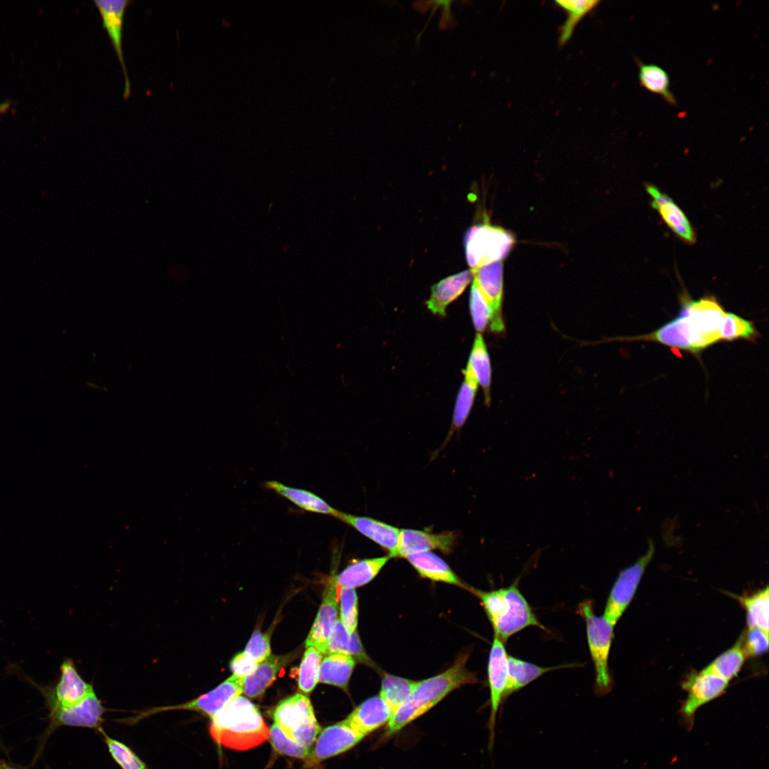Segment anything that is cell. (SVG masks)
<instances>
[{"label":"cell","mask_w":769,"mask_h":769,"mask_svg":"<svg viewBox=\"0 0 769 769\" xmlns=\"http://www.w3.org/2000/svg\"><path fill=\"white\" fill-rule=\"evenodd\" d=\"M469 655L459 656L449 669L432 677L417 681L413 691L387 724L384 738H388L429 711L454 689L478 681L466 666Z\"/></svg>","instance_id":"obj_1"},{"label":"cell","mask_w":769,"mask_h":769,"mask_svg":"<svg viewBox=\"0 0 769 769\" xmlns=\"http://www.w3.org/2000/svg\"><path fill=\"white\" fill-rule=\"evenodd\" d=\"M212 739L225 748L247 750L269 739V728L257 707L239 696L224 711L211 719Z\"/></svg>","instance_id":"obj_2"},{"label":"cell","mask_w":769,"mask_h":769,"mask_svg":"<svg viewBox=\"0 0 769 769\" xmlns=\"http://www.w3.org/2000/svg\"><path fill=\"white\" fill-rule=\"evenodd\" d=\"M483 607L494 634L504 643L513 635L528 627L546 630L518 587V581L508 587L482 591L471 588Z\"/></svg>","instance_id":"obj_3"},{"label":"cell","mask_w":769,"mask_h":769,"mask_svg":"<svg viewBox=\"0 0 769 769\" xmlns=\"http://www.w3.org/2000/svg\"><path fill=\"white\" fill-rule=\"evenodd\" d=\"M577 613L586 625L587 644L595 667L594 691L596 695L603 696L610 691L613 684L608 661L614 626L603 616L599 617L595 614L592 600H585L580 602Z\"/></svg>","instance_id":"obj_4"},{"label":"cell","mask_w":769,"mask_h":769,"mask_svg":"<svg viewBox=\"0 0 769 769\" xmlns=\"http://www.w3.org/2000/svg\"><path fill=\"white\" fill-rule=\"evenodd\" d=\"M515 244L513 235L488 223L474 225L464 236L465 255L471 270L503 261Z\"/></svg>","instance_id":"obj_5"},{"label":"cell","mask_w":769,"mask_h":769,"mask_svg":"<svg viewBox=\"0 0 769 769\" xmlns=\"http://www.w3.org/2000/svg\"><path fill=\"white\" fill-rule=\"evenodd\" d=\"M274 723L293 741L310 748L320 731L309 698L295 694L282 700L273 713Z\"/></svg>","instance_id":"obj_6"},{"label":"cell","mask_w":769,"mask_h":769,"mask_svg":"<svg viewBox=\"0 0 769 769\" xmlns=\"http://www.w3.org/2000/svg\"><path fill=\"white\" fill-rule=\"evenodd\" d=\"M244 679L232 674L218 686L199 697L177 705L154 707L139 712L137 715L123 720V723L133 724L150 716L173 710H187L199 712L214 718L224 711L235 699L243 693Z\"/></svg>","instance_id":"obj_7"},{"label":"cell","mask_w":769,"mask_h":769,"mask_svg":"<svg viewBox=\"0 0 769 769\" xmlns=\"http://www.w3.org/2000/svg\"><path fill=\"white\" fill-rule=\"evenodd\" d=\"M654 550V542L649 539L645 554L621 570L614 582L603 614L614 626L619 622L634 598L645 570L653 558Z\"/></svg>","instance_id":"obj_8"},{"label":"cell","mask_w":769,"mask_h":769,"mask_svg":"<svg viewBox=\"0 0 769 769\" xmlns=\"http://www.w3.org/2000/svg\"><path fill=\"white\" fill-rule=\"evenodd\" d=\"M106 709L93 692L76 705L48 709V725L40 739L36 758L40 755L50 735L61 726L89 728L98 732L103 729V715Z\"/></svg>","instance_id":"obj_9"},{"label":"cell","mask_w":769,"mask_h":769,"mask_svg":"<svg viewBox=\"0 0 769 769\" xmlns=\"http://www.w3.org/2000/svg\"><path fill=\"white\" fill-rule=\"evenodd\" d=\"M60 671L59 680L54 686H40L31 681L43 695L48 710L76 705L95 692L93 686L78 674L72 659H65Z\"/></svg>","instance_id":"obj_10"},{"label":"cell","mask_w":769,"mask_h":769,"mask_svg":"<svg viewBox=\"0 0 769 769\" xmlns=\"http://www.w3.org/2000/svg\"><path fill=\"white\" fill-rule=\"evenodd\" d=\"M508 656L504 642L494 634L487 667L491 706V713L488 722L489 748H492L494 741L496 716L498 709L505 700L508 684Z\"/></svg>","instance_id":"obj_11"},{"label":"cell","mask_w":769,"mask_h":769,"mask_svg":"<svg viewBox=\"0 0 769 769\" xmlns=\"http://www.w3.org/2000/svg\"><path fill=\"white\" fill-rule=\"evenodd\" d=\"M318 736L307 760L312 765L350 750L365 737L346 719L325 728Z\"/></svg>","instance_id":"obj_12"},{"label":"cell","mask_w":769,"mask_h":769,"mask_svg":"<svg viewBox=\"0 0 769 769\" xmlns=\"http://www.w3.org/2000/svg\"><path fill=\"white\" fill-rule=\"evenodd\" d=\"M728 686V681L704 669L690 674L682 684L687 692L681 706L685 719L691 724L696 710L721 695Z\"/></svg>","instance_id":"obj_13"},{"label":"cell","mask_w":769,"mask_h":769,"mask_svg":"<svg viewBox=\"0 0 769 769\" xmlns=\"http://www.w3.org/2000/svg\"><path fill=\"white\" fill-rule=\"evenodd\" d=\"M655 342L671 348L698 355V335L689 316L678 312L676 317L649 333L628 338Z\"/></svg>","instance_id":"obj_14"},{"label":"cell","mask_w":769,"mask_h":769,"mask_svg":"<svg viewBox=\"0 0 769 769\" xmlns=\"http://www.w3.org/2000/svg\"><path fill=\"white\" fill-rule=\"evenodd\" d=\"M338 588L333 575L328 577L315 622L305 640V647H315L325 654L338 621Z\"/></svg>","instance_id":"obj_15"},{"label":"cell","mask_w":769,"mask_h":769,"mask_svg":"<svg viewBox=\"0 0 769 769\" xmlns=\"http://www.w3.org/2000/svg\"><path fill=\"white\" fill-rule=\"evenodd\" d=\"M130 0H94L102 19L103 27L106 30L114 48L125 76L124 99L130 95V83L127 75L122 50V26L126 8Z\"/></svg>","instance_id":"obj_16"},{"label":"cell","mask_w":769,"mask_h":769,"mask_svg":"<svg viewBox=\"0 0 769 769\" xmlns=\"http://www.w3.org/2000/svg\"><path fill=\"white\" fill-rule=\"evenodd\" d=\"M645 189L652 199L651 206L656 210L666 225L685 243L694 244L696 233L683 210L669 196L654 184L647 183Z\"/></svg>","instance_id":"obj_17"},{"label":"cell","mask_w":769,"mask_h":769,"mask_svg":"<svg viewBox=\"0 0 769 769\" xmlns=\"http://www.w3.org/2000/svg\"><path fill=\"white\" fill-rule=\"evenodd\" d=\"M455 542L456 535L452 532L433 533L425 530L402 529L394 558H406L411 554L431 550L449 553L452 550Z\"/></svg>","instance_id":"obj_18"},{"label":"cell","mask_w":769,"mask_h":769,"mask_svg":"<svg viewBox=\"0 0 769 769\" xmlns=\"http://www.w3.org/2000/svg\"><path fill=\"white\" fill-rule=\"evenodd\" d=\"M336 518L387 550L389 558L395 557L399 542V528L372 518L341 511H339Z\"/></svg>","instance_id":"obj_19"},{"label":"cell","mask_w":769,"mask_h":769,"mask_svg":"<svg viewBox=\"0 0 769 769\" xmlns=\"http://www.w3.org/2000/svg\"><path fill=\"white\" fill-rule=\"evenodd\" d=\"M472 271L474 272L473 283L478 288L494 313L495 320L491 329L493 331H501L503 329L501 313L503 295V261H496Z\"/></svg>","instance_id":"obj_20"},{"label":"cell","mask_w":769,"mask_h":769,"mask_svg":"<svg viewBox=\"0 0 769 769\" xmlns=\"http://www.w3.org/2000/svg\"><path fill=\"white\" fill-rule=\"evenodd\" d=\"M393 711L380 696L370 697L357 706L345 718L347 721L364 736L387 725Z\"/></svg>","instance_id":"obj_21"},{"label":"cell","mask_w":769,"mask_h":769,"mask_svg":"<svg viewBox=\"0 0 769 769\" xmlns=\"http://www.w3.org/2000/svg\"><path fill=\"white\" fill-rule=\"evenodd\" d=\"M474 276L471 269L449 276L431 288L426 304L434 314L445 315L446 307L466 289Z\"/></svg>","instance_id":"obj_22"},{"label":"cell","mask_w":769,"mask_h":769,"mask_svg":"<svg viewBox=\"0 0 769 769\" xmlns=\"http://www.w3.org/2000/svg\"><path fill=\"white\" fill-rule=\"evenodd\" d=\"M406 559L423 577L471 590L442 558L431 551L411 554Z\"/></svg>","instance_id":"obj_23"},{"label":"cell","mask_w":769,"mask_h":769,"mask_svg":"<svg viewBox=\"0 0 769 769\" xmlns=\"http://www.w3.org/2000/svg\"><path fill=\"white\" fill-rule=\"evenodd\" d=\"M264 486L305 511L334 517L339 513L319 496L309 491L290 487L276 481H267Z\"/></svg>","instance_id":"obj_24"},{"label":"cell","mask_w":769,"mask_h":769,"mask_svg":"<svg viewBox=\"0 0 769 769\" xmlns=\"http://www.w3.org/2000/svg\"><path fill=\"white\" fill-rule=\"evenodd\" d=\"M390 558L389 555L358 560L347 565L341 572L333 575L339 587L355 589L372 580Z\"/></svg>","instance_id":"obj_25"},{"label":"cell","mask_w":769,"mask_h":769,"mask_svg":"<svg viewBox=\"0 0 769 769\" xmlns=\"http://www.w3.org/2000/svg\"><path fill=\"white\" fill-rule=\"evenodd\" d=\"M343 654L357 661L372 667L374 663L367 654L357 630L350 632L338 619L328 640L325 654Z\"/></svg>","instance_id":"obj_26"},{"label":"cell","mask_w":769,"mask_h":769,"mask_svg":"<svg viewBox=\"0 0 769 769\" xmlns=\"http://www.w3.org/2000/svg\"><path fill=\"white\" fill-rule=\"evenodd\" d=\"M575 664L541 666L519 658L508 656V684L505 700L543 674L553 670L570 667Z\"/></svg>","instance_id":"obj_27"},{"label":"cell","mask_w":769,"mask_h":769,"mask_svg":"<svg viewBox=\"0 0 769 769\" xmlns=\"http://www.w3.org/2000/svg\"><path fill=\"white\" fill-rule=\"evenodd\" d=\"M286 658L270 655L259 662L243 681V693L249 698L261 696L284 666Z\"/></svg>","instance_id":"obj_28"},{"label":"cell","mask_w":769,"mask_h":769,"mask_svg":"<svg viewBox=\"0 0 769 769\" xmlns=\"http://www.w3.org/2000/svg\"><path fill=\"white\" fill-rule=\"evenodd\" d=\"M355 664V659L349 655L328 654L320 664L318 681L338 686L347 691Z\"/></svg>","instance_id":"obj_29"},{"label":"cell","mask_w":769,"mask_h":769,"mask_svg":"<svg viewBox=\"0 0 769 769\" xmlns=\"http://www.w3.org/2000/svg\"><path fill=\"white\" fill-rule=\"evenodd\" d=\"M463 372L469 375L483 388L486 404H488L491 368L488 353L481 333H476L466 367Z\"/></svg>","instance_id":"obj_30"},{"label":"cell","mask_w":769,"mask_h":769,"mask_svg":"<svg viewBox=\"0 0 769 769\" xmlns=\"http://www.w3.org/2000/svg\"><path fill=\"white\" fill-rule=\"evenodd\" d=\"M638 66V78L641 86L654 94L661 96L671 105H676V99L670 90V78L668 73L661 66L654 63H644L636 58Z\"/></svg>","instance_id":"obj_31"},{"label":"cell","mask_w":769,"mask_h":769,"mask_svg":"<svg viewBox=\"0 0 769 769\" xmlns=\"http://www.w3.org/2000/svg\"><path fill=\"white\" fill-rule=\"evenodd\" d=\"M745 609L748 627H756L769 631L768 587L744 595H733Z\"/></svg>","instance_id":"obj_32"},{"label":"cell","mask_w":769,"mask_h":769,"mask_svg":"<svg viewBox=\"0 0 769 769\" xmlns=\"http://www.w3.org/2000/svg\"><path fill=\"white\" fill-rule=\"evenodd\" d=\"M746 656L741 640L718 655L703 669L730 681L740 672Z\"/></svg>","instance_id":"obj_33"},{"label":"cell","mask_w":769,"mask_h":769,"mask_svg":"<svg viewBox=\"0 0 769 769\" xmlns=\"http://www.w3.org/2000/svg\"><path fill=\"white\" fill-rule=\"evenodd\" d=\"M416 683V681L385 674L382 679L379 695L389 704L394 713L408 699Z\"/></svg>","instance_id":"obj_34"},{"label":"cell","mask_w":769,"mask_h":769,"mask_svg":"<svg viewBox=\"0 0 769 769\" xmlns=\"http://www.w3.org/2000/svg\"><path fill=\"white\" fill-rule=\"evenodd\" d=\"M599 2L600 1L597 0L555 1V3L568 14L567 19L560 30V35L558 38L559 46L565 45L570 40L577 23L593 9Z\"/></svg>","instance_id":"obj_35"},{"label":"cell","mask_w":769,"mask_h":769,"mask_svg":"<svg viewBox=\"0 0 769 769\" xmlns=\"http://www.w3.org/2000/svg\"><path fill=\"white\" fill-rule=\"evenodd\" d=\"M323 654L315 647H307L298 674V684L305 694L310 693L318 682Z\"/></svg>","instance_id":"obj_36"},{"label":"cell","mask_w":769,"mask_h":769,"mask_svg":"<svg viewBox=\"0 0 769 769\" xmlns=\"http://www.w3.org/2000/svg\"><path fill=\"white\" fill-rule=\"evenodd\" d=\"M758 335V332L752 321L733 313H726L721 326V340L733 341L743 339L755 342Z\"/></svg>","instance_id":"obj_37"},{"label":"cell","mask_w":769,"mask_h":769,"mask_svg":"<svg viewBox=\"0 0 769 769\" xmlns=\"http://www.w3.org/2000/svg\"><path fill=\"white\" fill-rule=\"evenodd\" d=\"M464 380L459 391L452 419V430L460 429L465 423L473 406L476 392L478 388L477 382L469 375L463 372Z\"/></svg>","instance_id":"obj_38"},{"label":"cell","mask_w":769,"mask_h":769,"mask_svg":"<svg viewBox=\"0 0 769 769\" xmlns=\"http://www.w3.org/2000/svg\"><path fill=\"white\" fill-rule=\"evenodd\" d=\"M469 307L473 324L478 333L483 332L488 325L491 328L495 320L493 310L474 283L471 288Z\"/></svg>","instance_id":"obj_39"},{"label":"cell","mask_w":769,"mask_h":769,"mask_svg":"<svg viewBox=\"0 0 769 769\" xmlns=\"http://www.w3.org/2000/svg\"><path fill=\"white\" fill-rule=\"evenodd\" d=\"M99 733L110 754L121 769H149L146 763L126 744L108 736L103 729Z\"/></svg>","instance_id":"obj_40"},{"label":"cell","mask_w":769,"mask_h":769,"mask_svg":"<svg viewBox=\"0 0 769 769\" xmlns=\"http://www.w3.org/2000/svg\"><path fill=\"white\" fill-rule=\"evenodd\" d=\"M269 740L274 750L283 755L308 760L310 748L291 739L275 723L269 728Z\"/></svg>","instance_id":"obj_41"},{"label":"cell","mask_w":769,"mask_h":769,"mask_svg":"<svg viewBox=\"0 0 769 769\" xmlns=\"http://www.w3.org/2000/svg\"><path fill=\"white\" fill-rule=\"evenodd\" d=\"M340 596V619L350 632L356 631L358 622V598L355 589L341 587Z\"/></svg>","instance_id":"obj_42"},{"label":"cell","mask_w":769,"mask_h":769,"mask_svg":"<svg viewBox=\"0 0 769 769\" xmlns=\"http://www.w3.org/2000/svg\"><path fill=\"white\" fill-rule=\"evenodd\" d=\"M746 657L763 654L768 649V632L756 627H748L739 638Z\"/></svg>","instance_id":"obj_43"},{"label":"cell","mask_w":769,"mask_h":769,"mask_svg":"<svg viewBox=\"0 0 769 769\" xmlns=\"http://www.w3.org/2000/svg\"><path fill=\"white\" fill-rule=\"evenodd\" d=\"M257 663L271 655L270 638L267 634L256 630L248 642L245 650Z\"/></svg>","instance_id":"obj_44"},{"label":"cell","mask_w":769,"mask_h":769,"mask_svg":"<svg viewBox=\"0 0 769 769\" xmlns=\"http://www.w3.org/2000/svg\"><path fill=\"white\" fill-rule=\"evenodd\" d=\"M257 663L250 655L244 651L239 652L231 659L230 668L233 674L244 679L251 673L256 667Z\"/></svg>","instance_id":"obj_45"},{"label":"cell","mask_w":769,"mask_h":769,"mask_svg":"<svg viewBox=\"0 0 769 769\" xmlns=\"http://www.w3.org/2000/svg\"><path fill=\"white\" fill-rule=\"evenodd\" d=\"M12 105L11 100H5L0 103V115L7 113Z\"/></svg>","instance_id":"obj_46"},{"label":"cell","mask_w":769,"mask_h":769,"mask_svg":"<svg viewBox=\"0 0 769 769\" xmlns=\"http://www.w3.org/2000/svg\"><path fill=\"white\" fill-rule=\"evenodd\" d=\"M0 769H25L14 766L4 760H0Z\"/></svg>","instance_id":"obj_47"}]
</instances>
